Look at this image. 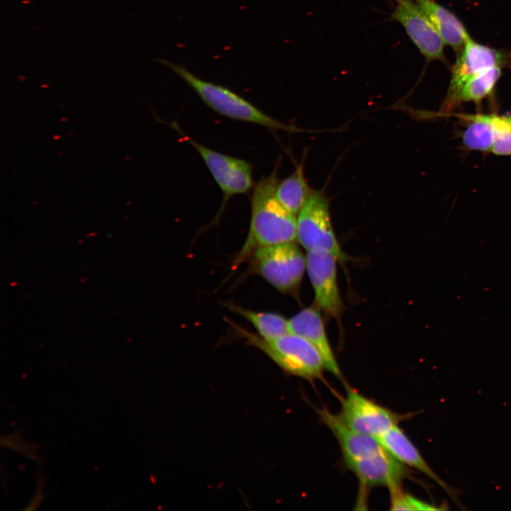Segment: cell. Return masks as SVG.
Segmentation results:
<instances>
[{"mask_svg":"<svg viewBox=\"0 0 511 511\" xmlns=\"http://www.w3.org/2000/svg\"><path fill=\"white\" fill-rule=\"evenodd\" d=\"M278 165L253 187L249 231L233 261L235 265L259 248L294 242L297 239L296 215L287 209L276 196Z\"/></svg>","mask_w":511,"mask_h":511,"instance_id":"1","label":"cell"},{"mask_svg":"<svg viewBox=\"0 0 511 511\" xmlns=\"http://www.w3.org/2000/svg\"><path fill=\"white\" fill-rule=\"evenodd\" d=\"M158 61L180 77L207 106L224 116L233 120L258 124L272 130L300 131V129L294 126L283 123L270 116L229 88L205 81L182 65L164 59H160Z\"/></svg>","mask_w":511,"mask_h":511,"instance_id":"2","label":"cell"},{"mask_svg":"<svg viewBox=\"0 0 511 511\" xmlns=\"http://www.w3.org/2000/svg\"><path fill=\"white\" fill-rule=\"evenodd\" d=\"M233 326L248 344L260 350L290 375L311 381L323 378L326 370L324 360L318 350L304 338L289 332L267 339L234 324Z\"/></svg>","mask_w":511,"mask_h":511,"instance_id":"3","label":"cell"},{"mask_svg":"<svg viewBox=\"0 0 511 511\" xmlns=\"http://www.w3.org/2000/svg\"><path fill=\"white\" fill-rule=\"evenodd\" d=\"M250 256L256 271L278 291L295 294L298 290L306 257L294 242L261 247Z\"/></svg>","mask_w":511,"mask_h":511,"instance_id":"4","label":"cell"},{"mask_svg":"<svg viewBox=\"0 0 511 511\" xmlns=\"http://www.w3.org/2000/svg\"><path fill=\"white\" fill-rule=\"evenodd\" d=\"M297 239L307 251H327L342 262L348 258L335 236L329 200L322 191H313L297 214Z\"/></svg>","mask_w":511,"mask_h":511,"instance_id":"5","label":"cell"},{"mask_svg":"<svg viewBox=\"0 0 511 511\" xmlns=\"http://www.w3.org/2000/svg\"><path fill=\"white\" fill-rule=\"evenodd\" d=\"M172 126L198 152L224 195L223 206L233 196L248 193L254 186L253 167L246 160L225 155L197 143Z\"/></svg>","mask_w":511,"mask_h":511,"instance_id":"6","label":"cell"},{"mask_svg":"<svg viewBox=\"0 0 511 511\" xmlns=\"http://www.w3.org/2000/svg\"><path fill=\"white\" fill-rule=\"evenodd\" d=\"M339 416L355 431L378 439L410 414L394 412L347 387Z\"/></svg>","mask_w":511,"mask_h":511,"instance_id":"7","label":"cell"},{"mask_svg":"<svg viewBox=\"0 0 511 511\" xmlns=\"http://www.w3.org/2000/svg\"><path fill=\"white\" fill-rule=\"evenodd\" d=\"M390 20L399 23L426 62L447 64L440 34L414 0H392Z\"/></svg>","mask_w":511,"mask_h":511,"instance_id":"8","label":"cell"},{"mask_svg":"<svg viewBox=\"0 0 511 511\" xmlns=\"http://www.w3.org/2000/svg\"><path fill=\"white\" fill-rule=\"evenodd\" d=\"M451 67V80L444 101L452 99L463 83L473 76L495 67H505L511 64V51L481 44L471 36Z\"/></svg>","mask_w":511,"mask_h":511,"instance_id":"9","label":"cell"},{"mask_svg":"<svg viewBox=\"0 0 511 511\" xmlns=\"http://www.w3.org/2000/svg\"><path fill=\"white\" fill-rule=\"evenodd\" d=\"M337 260L332 253L324 251H309L306 256V269L316 302L326 314L336 319L343 311L337 282Z\"/></svg>","mask_w":511,"mask_h":511,"instance_id":"10","label":"cell"},{"mask_svg":"<svg viewBox=\"0 0 511 511\" xmlns=\"http://www.w3.org/2000/svg\"><path fill=\"white\" fill-rule=\"evenodd\" d=\"M364 488L383 486L390 492L401 488L410 477L408 466L395 458L385 449L371 456L344 461Z\"/></svg>","mask_w":511,"mask_h":511,"instance_id":"11","label":"cell"},{"mask_svg":"<svg viewBox=\"0 0 511 511\" xmlns=\"http://www.w3.org/2000/svg\"><path fill=\"white\" fill-rule=\"evenodd\" d=\"M289 331L309 341L320 353L326 367L338 379L344 377L327 338L320 313L314 307L305 308L288 320Z\"/></svg>","mask_w":511,"mask_h":511,"instance_id":"12","label":"cell"},{"mask_svg":"<svg viewBox=\"0 0 511 511\" xmlns=\"http://www.w3.org/2000/svg\"><path fill=\"white\" fill-rule=\"evenodd\" d=\"M383 448L402 464L415 468L436 483L452 500L461 505L456 490L432 469L404 431L396 425L378 438Z\"/></svg>","mask_w":511,"mask_h":511,"instance_id":"13","label":"cell"},{"mask_svg":"<svg viewBox=\"0 0 511 511\" xmlns=\"http://www.w3.org/2000/svg\"><path fill=\"white\" fill-rule=\"evenodd\" d=\"M316 411L336 439L344 461L371 456L385 450L377 438L351 429L339 414H333L326 408H317Z\"/></svg>","mask_w":511,"mask_h":511,"instance_id":"14","label":"cell"},{"mask_svg":"<svg viewBox=\"0 0 511 511\" xmlns=\"http://www.w3.org/2000/svg\"><path fill=\"white\" fill-rule=\"evenodd\" d=\"M436 28L445 44L456 53L471 36L462 21L435 0H414Z\"/></svg>","mask_w":511,"mask_h":511,"instance_id":"15","label":"cell"},{"mask_svg":"<svg viewBox=\"0 0 511 511\" xmlns=\"http://www.w3.org/2000/svg\"><path fill=\"white\" fill-rule=\"evenodd\" d=\"M503 68L495 67L466 80L452 99L443 102L441 106L443 114L449 113L454 108L463 103L473 102L479 104L493 93L502 76Z\"/></svg>","mask_w":511,"mask_h":511,"instance_id":"16","label":"cell"},{"mask_svg":"<svg viewBox=\"0 0 511 511\" xmlns=\"http://www.w3.org/2000/svg\"><path fill=\"white\" fill-rule=\"evenodd\" d=\"M492 114L455 115L465 121L466 127L461 133V138L467 150L491 153L495 138Z\"/></svg>","mask_w":511,"mask_h":511,"instance_id":"17","label":"cell"},{"mask_svg":"<svg viewBox=\"0 0 511 511\" xmlns=\"http://www.w3.org/2000/svg\"><path fill=\"white\" fill-rule=\"evenodd\" d=\"M313 191L304 177L302 160L291 175L278 180L276 196L287 209L297 216Z\"/></svg>","mask_w":511,"mask_h":511,"instance_id":"18","label":"cell"},{"mask_svg":"<svg viewBox=\"0 0 511 511\" xmlns=\"http://www.w3.org/2000/svg\"><path fill=\"white\" fill-rule=\"evenodd\" d=\"M226 306L247 319L257 330L258 336L263 339H274L290 332L288 320L280 314L256 312L234 304H226Z\"/></svg>","mask_w":511,"mask_h":511,"instance_id":"19","label":"cell"},{"mask_svg":"<svg viewBox=\"0 0 511 511\" xmlns=\"http://www.w3.org/2000/svg\"><path fill=\"white\" fill-rule=\"evenodd\" d=\"M494 142L491 153L498 156H511V114L493 113Z\"/></svg>","mask_w":511,"mask_h":511,"instance_id":"20","label":"cell"},{"mask_svg":"<svg viewBox=\"0 0 511 511\" xmlns=\"http://www.w3.org/2000/svg\"><path fill=\"white\" fill-rule=\"evenodd\" d=\"M390 493L392 510H436L441 509L435 505L424 502L411 494L403 492L402 488Z\"/></svg>","mask_w":511,"mask_h":511,"instance_id":"21","label":"cell"},{"mask_svg":"<svg viewBox=\"0 0 511 511\" xmlns=\"http://www.w3.org/2000/svg\"><path fill=\"white\" fill-rule=\"evenodd\" d=\"M3 439H4L5 441H4L1 440V443L2 446L10 448L11 449L27 456L33 461L40 463V460H39L37 448L35 447L38 445L24 441L18 435V432H16L15 434H11Z\"/></svg>","mask_w":511,"mask_h":511,"instance_id":"22","label":"cell"},{"mask_svg":"<svg viewBox=\"0 0 511 511\" xmlns=\"http://www.w3.org/2000/svg\"><path fill=\"white\" fill-rule=\"evenodd\" d=\"M39 481L38 482L37 489L35 491V495L33 497V500L29 504V506H28L26 508H25L26 510H36L39 503L41 502L43 500V498H41V490L43 485L44 484V480L42 478V476L40 474V476H38Z\"/></svg>","mask_w":511,"mask_h":511,"instance_id":"23","label":"cell"}]
</instances>
